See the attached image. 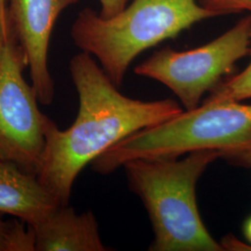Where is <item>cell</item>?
<instances>
[{
  "mask_svg": "<svg viewBox=\"0 0 251 251\" xmlns=\"http://www.w3.org/2000/svg\"><path fill=\"white\" fill-rule=\"evenodd\" d=\"M69 71L78 94L77 117L64 130L49 119L37 173L62 206L68 205L74 183L88 164L126 137L183 111L174 100L145 101L123 95L86 52L73 57Z\"/></svg>",
  "mask_w": 251,
  "mask_h": 251,
  "instance_id": "1",
  "label": "cell"
},
{
  "mask_svg": "<svg viewBox=\"0 0 251 251\" xmlns=\"http://www.w3.org/2000/svg\"><path fill=\"white\" fill-rule=\"evenodd\" d=\"M223 153L190 152L185 158H136L123 165L128 188L142 200L152 224V251H221L198 210L197 184Z\"/></svg>",
  "mask_w": 251,
  "mask_h": 251,
  "instance_id": "2",
  "label": "cell"
},
{
  "mask_svg": "<svg viewBox=\"0 0 251 251\" xmlns=\"http://www.w3.org/2000/svg\"><path fill=\"white\" fill-rule=\"evenodd\" d=\"M216 150L231 161L251 164V105L236 100L203 101L193 110L126 137L91 163L109 174L136 158L179 157Z\"/></svg>",
  "mask_w": 251,
  "mask_h": 251,
  "instance_id": "3",
  "label": "cell"
},
{
  "mask_svg": "<svg viewBox=\"0 0 251 251\" xmlns=\"http://www.w3.org/2000/svg\"><path fill=\"white\" fill-rule=\"evenodd\" d=\"M214 17L198 0H132L111 18L89 7L81 9L70 34L75 45L91 55L120 88L140 54Z\"/></svg>",
  "mask_w": 251,
  "mask_h": 251,
  "instance_id": "4",
  "label": "cell"
},
{
  "mask_svg": "<svg viewBox=\"0 0 251 251\" xmlns=\"http://www.w3.org/2000/svg\"><path fill=\"white\" fill-rule=\"evenodd\" d=\"M251 31V14H248L225 34L197 49L177 51L163 48L138 64L134 73L160 82L186 110H193L250 54Z\"/></svg>",
  "mask_w": 251,
  "mask_h": 251,
  "instance_id": "5",
  "label": "cell"
},
{
  "mask_svg": "<svg viewBox=\"0 0 251 251\" xmlns=\"http://www.w3.org/2000/svg\"><path fill=\"white\" fill-rule=\"evenodd\" d=\"M25 67L11 27L0 56V161L37 175L50 118L40 111L35 90L24 76Z\"/></svg>",
  "mask_w": 251,
  "mask_h": 251,
  "instance_id": "6",
  "label": "cell"
},
{
  "mask_svg": "<svg viewBox=\"0 0 251 251\" xmlns=\"http://www.w3.org/2000/svg\"><path fill=\"white\" fill-rule=\"evenodd\" d=\"M79 0H9V22L29 68L31 84L39 103L50 105L55 85L48 54L54 26L63 10Z\"/></svg>",
  "mask_w": 251,
  "mask_h": 251,
  "instance_id": "7",
  "label": "cell"
},
{
  "mask_svg": "<svg viewBox=\"0 0 251 251\" xmlns=\"http://www.w3.org/2000/svg\"><path fill=\"white\" fill-rule=\"evenodd\" d=\"M62 206L37 175L0 161V213L35 227Z\"/></svg>",
  "mask_w": 251,
  "mask_h": 251,
  "instance_id": "8",
  "label": "cell"
},
{
  "mask_svg": "<svg viewBox=\"0 0 251 251\" xmlns=\"http://www.w3.org/2000/svg\"><path fill=\"white\" fill-rule=\"evenodd\" d=\"M36 251H106L99 225L91 211L77 214L68 206H59L36 225Z\"/></svg>",
  "mask_w": 251,
  "mask_h": 251,
  "instance_id": "9",
  "label": "cell"
},
{
  "mask_svg": "<svg viewBox=\"0 0 251 251\" xmlns=\"http://www.w3.org/2000/svg\"><path fill=\"white\" fill-rule=\"evenodd\" d=\"M0 213V251H36L34 228L19 219H3Z\"/></svg>",
  "mask_w": 251,
  "mask_h": 251,
  "instance_id": "10",
  "label": "cell"
},
{
  "mask_svg": "<svg viewBox=\"0 0 251 251\" xmlns=\"http://www.w3.org/2000/svg\"><path fill=\"white\" fill-rule=\"evenodd\" d=\"M249 55L251 56V62L242 72L221 81L213 90L209 91V95L204 101L225 100L241 101L251 98V31Z\"/></svg>",
  "mask_w": 251,
  "mask_h": 251,
  "instance_id": "11",
  "label": "cell"
},
{
  "mask_svg": "<svg viewBox=\"0 0 251 251\" xmlns=\"http://www.w3.org/2000/svg\"><path fill=\"white\" fill-rule=\"evenodd\" d=\"M205 9L215 17L247 12L251 14V0H198Z\"/></svg>",
  "mask_w": 251,
  "mask_h": 251,
  "instance_id": "12",
  "label": "cell"
},
{
  "mask_svg": "<svg viewBox=\"0 0 251 251\" xmlns=\"http://www.w3.org/2000/svg\"><path fill=\"white\" fill-rule=\"evenodd\" d=\"M100 10L99 14L103 18H111L119 13L130 0H99Z\"/></svg>",
  "mask_w": 251,
  "mask_h": 251,
  "instance_id": "13",
  "label": "cell"
},
{
  "mask_svg": "<svg viewBox=\"0 0 251 251\" xmlns=\"http://www.w3.org/2000/svg\"><path fill=\"white\" fill-rule=\"evenodd\" d=\"M7 5L8 3L0 2V56L11 29Z\"/></svg>",
  "mask_w": 251,
  "mask_h": 251,
  "instance_id": "14",
  "label": "cell"
},
{
  "mask_svg": "<svg viewBox=\"0 0 251 251\" xmlns=\"http://www.w3.org/2000/svg\"><path fill=\"white\" fill-rule=\"evenodd\" d=\"M243 233L247 240L251 244V215L244 223Z\"/></svg>",
  "mask_w": 251,
  "mask_h": 251,
  "instance_id": "15",
  "label": "cell"
},
{
  "mask_svg": "<svg viewBox=\"0 0 251 251\" xmlns=\"http://www.w3.org/2000/svg\"><path fill=\"white\" fill-rule=\"evenodd\" d=\"M9 0H0V2H5V3H8Z\"/></svg>",
  "mask_w": 251,
  "mask_h": 251,
  "instance_id": "16",
  "label": "cell"
}]
</instances>
